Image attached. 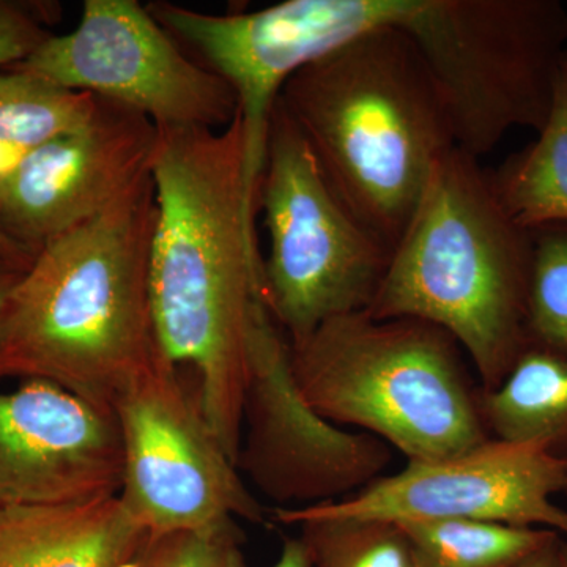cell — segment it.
<instances>
[{
  "label": "cell",
  "mask_w": 567,
  "mask_h": 567,
  "mask_svg": "<svg viewBox=\"0 0 567 567\" xmlns=\"http://www.w3.org/2000/svg\"><path fill=\"white\" fill-rule=\"evenodd\" d=\"M152 178L148 282L159 350L175 369H193L205 420L237 465L254 315L264 300L238 112L223 130H158Z\"/></svg>",
  "instance_id": "cell-1"
},
{
  "label": "cell",
  "mask_w": 567,
  "mask_h": 567,
  "mask_svg": "<svg viewBox=\"0 0 567 567\" xmlns=\"http://www.w3.org/2000/svg\"><path fill=\"white\" fill-rule=\"evenodd\" d=\"M155 218L151 174L41 249L0 319V382L47 380L112 410L162 363L148 282Z\"/></svg>",
  "instance_id": "cell-2"
},
{
  "label": "cell",
  "mask_w": 567,
  "mask_h": 567,
  "mask_svg": "<svg viewBox=\"0 0 567 567\" xmlns=\"http://www.w3.org/2000/svg\"><path fill=\"white\" fill-rule=\"evenodd\" d=\"M278 103L339 199L393 251L440 159L456 148L431 74L394 28L295 71Z\"/></svg>",
  "instance_id": "cell-3"
},
{
  "label": "cell",
  "mask_w": 567,
  "mask_h": 567,
  "mask_svg": "<svg viewBox=\"0 0 567 567\" xmlns=\"http://www.w3.org/2000/svg\"><path fill=\"white\" fill-rule=\"evenodd\" d=\"M532 257V235L499 203L491 173L453 148L432 171L368 312L442 328L481 390H494L527 346Z\"/></svg>",
  "instance_id": "cell-4"
},
{
  "label": "cell",
  "mask_w": 567,
  "mask_h": 567,
  "mask_svg": "<svg viewBox=\"0 0 567 567\" xmlns=\"http://www.w3.org/2000/svg\"><path fill=\"white\" fill-rule=\"evenodd\" d=\"M289 357L317 413L383 440L406 462L443 461L492 439L464 350L435 324L354 312L289 344Z\"/></svg>",
  "instance_id": "cell-5"
},
{
  "label": "cell",
  "mask_w": 567,
  "mask_h": 567,
  "mask_svg": "<svg viewBox=\"0 0 567 567\" xmlns=\"http://www.w3.org/2000/svg\"><path fill=\"white\" fill-rule=\"evenodd\" d=\"M391 28L416 48L462 152L480 159L511 130L543 128L567 51L559 0H402Z\"/></svg>",
  "instance_id": "cell-6"
},
{
  "label": "cell",
  "mask_w": 567,
  "mask_h": 567,
  "mask_svg": "<svg viewBox=\"0 0 567 567\" xmlns=\"http://www.w3.org/2000/svg\"><path fill=\"white\" fill-rule=\"evenodd\" d=\"M268 235L264 301L289 344L327 320L368 311L391 249L339 199L276 100L257 212Z\"/></svg>",
  "instance_id": "cell-7"
},
{
  "label": "cell",
  "mask_w": 567,
  "mask_h": 567,
  "mask_svg": "<svg viewBox=\"0 0 567 567\" xmlns=\"http://www.w3.org/2000/svg\"><path fill=\"white\" fill-rule=\"evenodd\" d=\"M123 451L118 499L147 537L226 522L260 524L251 494L178 369L163 360L114 405Z\"/></svg>",
  "instance_id": "cell-8"
},
{
  "label": "cell",
  "mask_w": 567,
  "mask_h": 567,
  "mask_svg": "<svg viewBox=\"0 0 567 567\" xmlns=\"http://www.w3.org/2000/svg\"><path fill=\"white\" fill-rule=\"evenodd\" d=\"M11 70L123 104L158 130H223L238 112L230 85L136 0H85L73 31L51 35Z\"/></svg>",
  "instance_id": "cell-9"
},
{
  "label": "cell",
  "mask_w": 567,
  "mask_h": 567,
  "mask_svg": "<svg viewBox=\"0 0 567 567\" xmlns=\"http://www.w3.org/2000/svg\"><path fill=\"white\" fill-rule=\"evenodd\" d=\"M147 9L233 89L245 134L246 193L257 213L268 126L282 85L347 41L386 28L393 0H286L234 14L169 2L148 3Z\"/></svg>",
  "instance_id": "cell-10"
},
{
  "label": "cell",
  "mask_w": 567,
  "mask_h": 567,
  "mask_svg": "<svg viewBox=\"0 0 567 567\" xmlns=\"http://www.w3.org/2000/svg\"><path fill=\"white\" fill-rule=\"evenodd\" d=\"M393 447L331 423L295 382L289 342L265 301L254 315L238 472L275 509L339 502L385 476Z\"/></svg>",
  "instance_id": "cell-11"
},
{
  "label": "cell",
  "mask_w": 567,
  "mask_h": 567,
  "mask_svg": "<svg viewBox=\"0 0 567 567\" xmlns=\"http://www.w3.org/2000/svg\"><path fill=\"white\" fill-rule=\"evenodd\" d=\"M567 458L540 443L488 439L458 456L412 464L352 496L309 509L324 516L390 522L468 518L547 528L567 540Z\"/></svg>",
  "instance_id": "cell-12"
},
{
  "label": "cell",
  "mask_w": 567,
  "mask_h": 567,
  "mask_svg": "<svg viewBox=\"0 0 567 567\" xmlns=\"http://www.w3.org/2000/svg\"><path fill=\"white\" fill-rule=\"evenodd\" d=\"M158 130L99 99L87 122L31 153L0 186V234L29 259L110 210L152 174Z\"/></svg>",
  "instance_id": "cell-13"
},
{
  "label": "cell",
  "mask_w": 567,
  "mask_h": 567,
  "mask_svg": "<svg viewBox=\"0 0 567 567\" xmlns=\"http://www.w3.org/2000/svg\"><path fill=\"white\" fill-rule=\"evenodd\" d=\"M121 429L114 410L47 380L0 391V507L54 506L117 496Z\"/></svg>",
  "instance_id": "cell-14"
},
{
  "label": "cell",
  "mask_w": 567,
  "mask_h": 567,
  "mask_svg": "<svg viewBox=\"0 0 567 567\" xmlns=\"http://www.w3.org/2000/svg\"><path fill=\"white\" fill-rule=\"evenodd\" d=\"M145 537L118 496L0 507V567H125Z\"/></svg>",
  "instance_id": "cell-15"
},
{
  "label": "cell",
  "mask_w": 567,
  "mask_h": 567,
  "mask_svg": "<svg viewBox=\"0 0 567 567\" xmlns=\"http://www.w3.org/2000/svg\"><path fill=\"white\" fill-rule=\"evenodd\" d=\"M480 409L492 439L567 458V353L528 342L502 383L480 391Z\"/></svg>",
  "instance_id": "cell-16"
},
{
  "label": "cell",
  "mask_w": 567,
  "mask_h": 567,
  "mask_svg": "<svg viewBox=\"0 0 567 567\" xmlns=\"http://www.w3.org/2000/svg\"><path fill=\"white\" fill-rule=\"evenodd\" d=\"M491 178L499 203L524 229L567 223V51L536 140L511 155Z\"/></svg>",
  "instance_id": "cell-17"
},
{
  "label": "cell",
  "mask_w": 567,
  "mask_h": 567,
  "mask_svg": "<svg viewBox=\"0 0 567 567\" xmlns=\"http://www.w3.org/2000/svg\"><path fill=\"white\" fill-rule=\"evenodd\" d=\"M99 99L25 73H0V186L31 153L87 122Z\"/></svg>",
  "instance_id": "cell-18"
},
{
  "label": "cell",
  "mask_w": 567,
  "mask_h": 567,
  "mask_svg": "<svg viewBox=\"0 0 567 567\" xmlns=\"http://www.w3.org/2000/svg\"><path fill=\"white\" fill-rule=\"evenodd\" d=\"M417 567H520L561 537L547 528L468 518L401 522Z\"/></svg>",
  "instance_id": "cell-19"
},
{
  "label": "cell",
  "mask_w": 567,
  "mask_h": 567,
  "mask_svg": "<svg viewBox=\"0 0 567 567\" xmlns=\"http://www.w3.org/2000/svg\"><path fill=\"white\" fill-rule=\"evenodd\" d=\"M275 520L300 528L312 567H417L398 522L324 516L309 507L275 509Z\"/></svg>",
  "instance_id": "cell-20"
},
{
  "label": "cell",
  "mask_w": 567,
  "mask_h": 567,
  "mask_svg": "<svg viewBox=\"0 0 567 567\" xmlns=\"http://www.w3.org/2000/svg\"><path fill=\"white\" fill-rule=\"evenodd\" d=\"M529 235L527 344L567 353V223L546 224Z\"/></svg>",
  "instance_id": "cell-21"
},
{
  "label": "cell",
  "mask_w": 567,
  "mask_h": 567,
  "mask_svg": "<svg viewBox=\"0 0 567 567\" xmlns=\"http://www.w3.org/2000/svg\"><path fill=\"white\" fill-rule=\"evenodd\" d=\"M125 567H248L235 520L199 532L145 537Z\"/></svg>",
  "instance_id": "cell-22"
},
{
  "label": "cell",
  "mask_w": 567,
  "mask_h": 567,
  "mask_svg": "<svg viewBox=\"0 0 567 567\" xmlns=\"http://www.w3.org/2000/svg\"><path fill=\"white\" fill-rule=\"evenodd\" d=\"M50 3L0 0V69H11L39 50L48 31Z\"/></svg>",
  "instance_id": "cell-23"
},
{
  "label": "cell",
  "mask_w": 567,
  "mask_h": 567,
  "mask_svg": "<svg viewBox=\"0 0 567 567\" xmlns=\"http://www.w3.org/2000/svg\"><path fill=\"white\" fill-rule=\"evenodd\" d=\"M25 271L28 270L21 264H18L13 257L0 249V319H2L3 311H6L11 292H13L14 287L20 282L21 276Z\"/></svg>",
  "instance_id": "cell-24"
},
{
  "label": "cell",
  "mask_w": 567,
  "mask_h": 567,
  "mask_svg": "<svg viewBox=\"0 0 567 567\" xmlns=\"http://www.w3.org/2000/svg\"><path fill=\"white\" fill-rule=\"evenodd\" d=\"M271 567H312L308 550L300 537H287L281 554Z\"/></svg>",
  "instance_id": "cell-25"
},
{
  "label": "cell",
  "mask_w": 567,
  "mask_h": 567,
  "mask_svg": "<svg viewBox=\"0 0 567 567\" xmlns=\"http://www.w3.org/2000/svg\"><path fill=\"white\" fill-rule=\"evenodd\" d=\"M565 537H557L554 543L537 551L535 557L529 558L520 567H563L561 544Z\"/></svg>",
  "instance_id": "cell-26"
},
{
  "label": "cell",
  "mask_w": 567,
  "mask_h": 567,
  "mask_svg": "<svg viewBox=\"0 0 567 567\" xmlns=\"http://www.w3.org/2000/svg\"><path fill=\"white\" fill-rule=\"evenodd\" d=\"M0 249L9 254L10 257H13V259L17 260L18 264H21L22 267L25 268V270H29V268H31L32 260L29 259L28 256H24V254H22L20 249L17 248V246L11 245L10 241L7 240V238L3 237L2 234H0Z\"/></svg>",
  "instance_id": "cell-27"
},
{
  "label": "cell",
  "mask_w": 567,
  "mask_h": 567,
  "mask_svg": "<svg viewBox=\"0 0 567 567\" xmlns=\"http://www.w3.org/2000/svg\"><path fill=\"white\" fill-rule=\"evenodd\" d=\"M561 559H563V567H567V540L563 539L561 544Z\"/></svg>",
  "instance_id": "cell-28"
}]
</instances>
